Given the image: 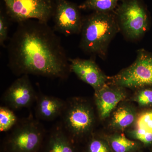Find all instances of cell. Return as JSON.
Masks as SVG:
<instances>
[{"label": "cell", "mask_w": 152, "mask_h": 152, "mask_svg": "<svg viewBox=\"0 0 152 152\" xmlns=\"http://www.w3.org/2000/svg\"><path fill=\"white\" fill-rule=\"evenodd\" d=\"M120 30L115 15L94 12L83 19L80 48L88 54L103 58L111 41Z\"/></svg>", "instance_id": "cell-2"}, {"label": "cell", "mask_w": 152, "mask_h": 152, "mask_svg": "<svg viewBox=\"0 0 152 152\" xmlns=\"http://www.w3.org/2000/svg\"><path fill=\"white\" fill-rule=\"evenodd\" d=\"M46 152H75L66 132L62 127L56 128L51 133Z\"/></svg>", "instance_id": "cell-13"}, {"label": "cell", "mask_w": 152, "mask_h": 152, "mask_svg": "<svg viewBox=\"0 0 152 152\" xmlns=\"http://www.w3.org/2000/svg\"><path fill=\"white\" fill-rule=\"evenodd\" d=\"M66 104L59 98L43 95L37 101L36 115L44 121L53 120L62 115Z\"/></svg>", "instance_id": "cell-12"}, {"label": "cell", "mask_w": 152, "mask_h": 152, "mask_svg": "<svg viewBox=\"0 0 152 152\" xmlns=\"http://www.w3.org/2000/svg\"><path fill=\"white\" fill-rule=\"evenodd\" d=\"M61 115L63 129L73 137L88 134L94 124L92 108L86 101L82 100L73 99L66 102Z\"/></svg>", "instance_id": "cell-5"}, {"label": "cell", "mask_w": 152, "mask_h": 152, "mask_svg": "<svg viewBox=\"0 0 152 152\" xmlns=\"http://www.w3.org/2000/svg\"><path fill=\"white\" fill-rule=\"evenodd\" d=\"M136 113L129 106H122L118 108L113 114L111 125L115 129L123 130L129 127L135 121Z\"/></svg>", "instance_id": "cell-14"}, {"label": "cell", "mask_w": 152, "mask_h": 152, "mask_svg": "<svg viewBox=\"0 0 152 152\" xmlns=\"http://www.w3.org/2000/svg\"><path fill=\"white\" fill-rule=\"evenodd\" d=\"M122 88L110 86L106 84L95 91V103L101 119L108 118L117 105L126 99V94Z\"/></svg>", "instance_id": "cell-11"}, {"label": "cell", "mask_w": 152, "mask_h": 152, "mask_svg": "<svg viewBox=\"0 0 152 152\" xmlns=\"http://www.w3.org/2000/svg\"><path fill=\"white\" fill-rule=\"evenodd\" d=\"M114 86L138 88L152 84V57L144 51H138L134 62L111 78Z\"/></svg>", "instance_id": "cell-7"}, {"label": "cell", "mask_w": 152, "mask_h": 152, "mask_svg": "<svg viewBox=\"0 0 152 152\" xmlns=\"http://www.w3.org/2000/svg\"><path fill=\"white\" fill-rule=\"evenodd\" d=\"M135 128L152 133V111L142 113L136 119Z\"/></svg>", "instance_id": "cell-19"}, {"label": "cell", "mask_w": 152, "mask_h": 152, "mask_svg": "<svg viewBox=\"0 0 152 152\" xmlns=\"http://www.w3.org/2000/svg\"><path fill=\"white\" fill-rule=\"evenodd\" d=\"M7 49L8 66L18 77L65 79L71 72L61 39L48 23L33 20L19 23Z\"/></svg>", "instance_id": "cell-1"}, {"label": "cell", "mask_w": 152, "mask_h": 152, "mask_svg": "<svg viewBox=\"0 0 152 152\" xmlns=\"http://www.w3.org/2000/svg\"><path fill=\"white\" fill-rule=\"evenodd\" d=\"M135 101L141 106L148 105L152 104V90L144 89L137 93Z\"/></svg>", "instance_id": "cell-22"}, {"label": "cell", "mask_w": 152, "mask_h": 152, "mask_svg": "<svg viewBox=\"0 0 152 152\" xmlns=\"http://www.w3.org/2000/svg\"><path fill=\"white\" fill-rule=\"evenodd\" d=\"M9 20L17 23L29 20L48 23L54 12V0H2Z\"/></svg>", "instance_id": "cell-3"}, {"label": "cell", "mask_w": 152, "mask_h": 152, "mask_svg": "<svg viewBox=\"0 0 152 152\" xmlns=\"http://www.w3.org/2000/svg\"><path fill=\"white\" fill-rule=\"evenodd\" d=\"M107 142L113 152H133L139 147L137 142L129 140L121 134L110 136Z\"/></svg>", "instance_id": "cell-15"}, {"label": "cell", "mask_w": 152, "mask_h": 152, "mask_svg": "<svg viewBox=\"0 0 152 152\" xmlns=\"http://www.w3.org/2000/svg\"><path fill=\"white\" fill-rule=\"evenodd\" d=\"M88 152H113L107 141L94 137L88 144Z\"/></svg>", "instance_id": "cell-18"}, {"label": "cell", "mask_w": 152, "mask_h": 152, "mask_svg": "<svg viewBox=\"0 0 152 152\" xmlns=\"http://www.w3.org/2000/svg\"><path fill=\"white\" fill-rule=\"evenodd\" d=\"M18 118L15 114L8 107H0V131L7 132L16 125Z\"/></svg>", "instance_id": "cell-17"}, {"label": "cell", "mask_w": 152, "mask_h": 152, "mask_svg": "<svg viewBox=\"0 0 152 152\" xmlns=\"http://www.w3.org/2000/svg\"><path fill=\"white\" fill-rule=\"evenodd\" d=\"M69 61L71 72L91 86L95 91L100 89L107 84V77L94 60L69 58Z\"/></svg>", "instance_id": "cell-10"}, {"label": "cell", "mask_w": 152, "mask_h": 152, "mask_svg": "<svg viewBox=\"0 0 152 152\" xmlns=\"http://www.w3.org/2000/svg\"><path fill=\"white\" fill-rule=\"evenodd\" d=\"M35 92L28 75L19 77L6 90L3 99L14 110L28 107L35 100Z\"/></svg>", "instance_id": "cell-9"}, {"label": "cell", "mask_w": 152, "mask_h": 152, "mask_svg": "<svg viewBox=\"0 0 152 152\" xmlns=\"http://www.w3.org/2000/svg\"><path fill=\"white\" fill-rule=\"evenodd\" d=\"M43 129L36 120H25L17 125L9 136L7 149L9 152H37L42 141Z\"/></svg>", "instance_id": "cell-6"}, {"label": "cell", "mask_w": 152, "mask_h": 152, "mask_svg": "<svg viewBox=\"0 0 152 152\" xmlns=\"http://www.w3.org/2000/svg\"><path fill=\"white\" fill-rule=\"evenodd\" d=\"M9 18L2 11L0 13V45L4 46V42L8 38Z\"/></svg>", "instance_id": "cell-20"}, {"label": "cell", "mask_w": 152, "mask_h": 152, "mask_svg": "<svg viewBox=\"0 0 152 152\" xmlns=\"http://www.w3.org/2000/svg\"><path fill=\"white\" fill-rule=\"evenodd\" d=\"M53 29L66 37L80 34L83 19L79 6L68 0H54Z\"/></svg>", "instance_id": "cell-8"}, {"label": "cell", "mask_w": 152, "mask_h": 152, "mask_svg": "<svg viewBox=\"0 0 152 152\" xmlns=\"http://www.w3.org/2000/svg\"><path fill=\"white\" fill-rule=\"evenodd\" d=\"M115 15L120 29L129 39H137L146 31L148 12L140 0H123Z\"/></svg>", "instance_id": "cell-4"}, {"label": "cell", "mask_w": 152, "mask_h": 152, "mask_svg": "<svg viewBox=\"0 0 152 152\" xmlns=\"http://www.w3.org/2000/svg\"><path fill=\"white\" fill-rule=\"evenodd\" d=\"M123 0H86L79 6L80 10L102 13L111 12Z\"/></svg>", "instance_id": "cell-16"}, {"label": "cell", "mask_w": 152, "mask_h": 152, "mask_svg": "<svg viewBox=\"0 0 152 152\" xmlns=\"http://www.w3.org/2000/svg\"><path fill=\"white\" fill-rule=\"evenodd\" d=\"M131 135L133 138L140 141L145 145H150L152 143L151 132L135 128L131 132Z\"/></svg>", "instance_id": "cell-21"}]
</instances>
